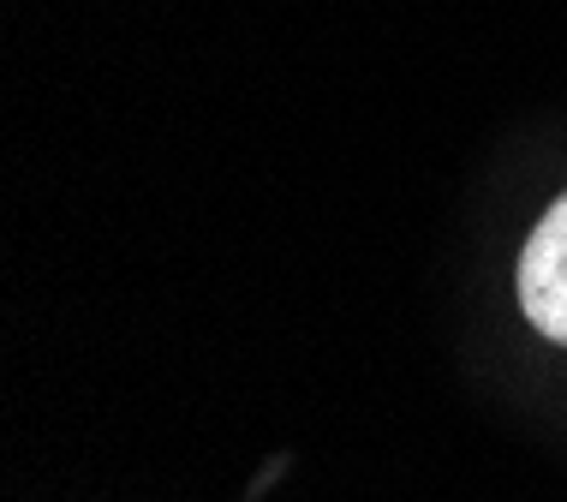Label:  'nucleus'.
<instances>
[{"instance_id": "nucleus-1", "label": "nucleus", "mask_w": 567, "mask_h": 502, "mask_svg": "<svg viewBox=\"0 0 567 502\" xmlns=\"http://www.w3.org/2000/svg\"><path fill=\"white\" fill-rule=\"evenodd\" d=\"M514 287H519L526 324L549 335L556 347H567V192L532 227L526 252H519V269H514Z\"/></svg>"}]
</instances>
